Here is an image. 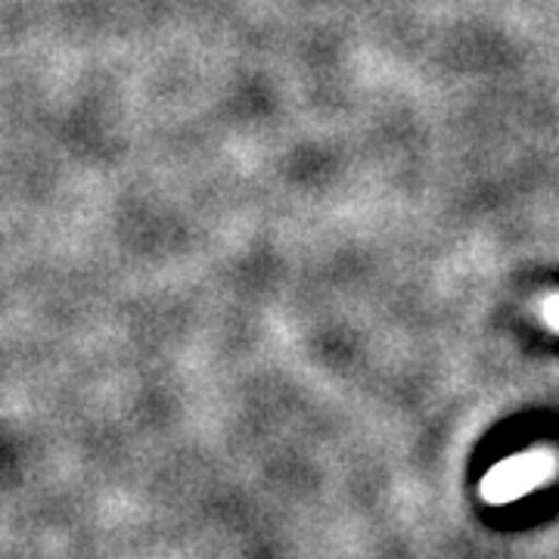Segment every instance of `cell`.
Segmentation results:
<instances>
[{
	"label": "cell",
	"instance_id": "7a4b0ae2",
	"mask_svg": "<svg viewBox=\"0 0 559 559\" xmlns=\"http://www.w3.org/2000/svg\"><path fill=\"white\" fill-rule=\"evenodd\" d=\"M538 318L544 326H550L554 333H559V293L544 296V299L538 301Z\"/></svg>",
	"mask_w": 559,
	"mask_h": 559
},
{
	"label": "cell",
	"instance_id": "6da1fadb",
	"mask_svg": "<svg viewBox=\"0 0 559 559\" xmlns=\"http://www.w3.org/2000/svg\"><path fill=\"white\" fill-rule=\"evenodd\" d=\"M554 473H557V454L538 448V451H525L491 466L481 479L479 491L485 503H513L525 498L528 491L540 488Z\"/></svg>",
	"mask_w": 559,
	"mask_h": 559
}]
</instances>
